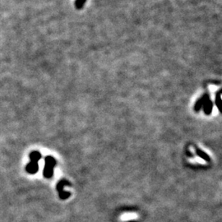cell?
I'll use <instances>...</instances> for the list:
<instances>
[{"mask_svg":"<svg viewBox=\"0 0 222 222\" xmlns=\"http://www.w3.org/2000/svg\"><path fill=\"white\" fill-rule=\"evenodd\" d=\"M30 160L31 161L26 165V171L28 174H35L39 170V160H41V154L37 150H34L32 152L30 153Z\"/></svg>","mask_w":222,"mask_h":222,"instance_id":"1","label":"cell"},{"mask_svg":"<svg viewBox=\"0 0 222 222\" xmlns=\"http://www.w3.org/2000/svg\"><path fill=\"white\" fill-rule=\"evenodd\" d=\"M46 165L43 170V175L47 179L52 178L54 175V169L56 165V160L53 156H46L45 158Z\"/></svg>","mask_w":222,"mask_h":222,"instance_id":"2","label":"cell"},{"mask_svg":"<svg viewBox=\"0 0 222 222\" xmlns=\"http://www.w3.org/2000/svg\"><path fill=\"white\" fill-rule=\"evenodd\" d=\"M203 108V110H204V113H205L207 115H209L211 114L212 112V109H213V103L212 101L210 99V96L208 97L206 101L204 102V105L202 106Z\"/></svg>","mask_w":222,"mask_h":222,"instance_id":"3","label":"cell"},{"mask_svg":"<svg viewBox=\"0 0 222 222\" xmlns=\"http://www.w3.org/2000/svg\"><path fill=\"white\" fill-rule=\"evenodd\" d=\"M209 97V95L208 94H205V95H203L202 97L198 99V100L196 102L195 105H194V110L196 111V112H198V111H200L201 109H202V106L204 105V102L206 101V100Z\"/></svg>","mask_w":222,"mask_h":222,"instance_id":"4","label":"cell"},{"mask_svg":"<svg viewBox=\"0 0 222 222\" xmlns=\"http://www.w3.org/2000/svg\"><path fill=\"white\" fill-rule=\"evenodd\" d=\"M196 153H197V155L199 156V157H201L202 160H206V161H207V162H210L211 161V158L210 156L207 154L206 152H204L203 150H202L201 149H199V148L196 147Z\"/></svg>","mask_w":222,"mask_h":222,"instance_id":"5","label":"cell"},{"mask_svg":"<svg viewBox=\"0 0 222 222\" xmlns=\"http://www.w3.org/2000/svg\"><path fill=\"white\" fill-rule=\"evenodd\" d=\"M67 186H69L70 184L67 181V180H66V179H63V180L59 182L57 184V190L58 192H59V194L61 193V192L64 191V187L67 186Z\"/></svg>","mask_w":222,"mask_h":222,"instance_id":"6","label":"cell"},{"mask_svg":"<svg viewBox=\"0 0 222 222\" xmlns=\"http://www.w3.org/2000/svg\"><path fill=\"white\" fill-rule=\"evenodd\" d=\"M221 102H222V99H221V91H219L216 93V96H215V105L217 106V108L219 109V110H221Z\"/></svg>","mask_w":222,"mask_h":222,"instance_id":"7","label":"cell"},{"mask_svg":"<svg viewBox=\"0 0 222 222\" xmlns=\"http://www.w3.org/2000/svg\"><path fill=\"white\" fill-rule=\"evenodd\" d=\"M86 0H76L75 1V7L77 10H81L86 4Z\"/></svg>","mask_w":222,"mask_h":222,"instance_id":"8","label":"cell"},{"mask_svg":"<svg viewBox=\"0 0 222 222\" xmlns=\"http://www.w3.org/2000/svg\"><path fill=\"white\" fill-rule=\"evenodd\" d=\"M59 198L62 199V200H65V199H67V198H69L71 194H70L69 192H66V191H63L61 193L59 194Z\"/></svg>","mask_w":222,"mask_h":222,"instance_id":"9","label":"cell"}]
</instances>
